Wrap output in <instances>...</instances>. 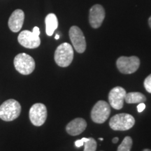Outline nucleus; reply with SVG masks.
Listing matches in <instances>:
<instances>
[{"label":"nucleus","instance_id":"obj_10","mask_svg":"<svg viewBox=\"0 0 151 151\" xmlns=\"http://www.w3.org/2000/svg\"><path fill=\"white\" fill-rule=\"evenodd\" d=\"M126 94L125 90L122 87L117 86L113 88L109 94V101L111 106L116 110L121 109L123 107Z\"/></svg>","mask_w":151,"mask_h":151},{"label":"nucleus","instance_id":"obj_22","mask_svg":"<svg viewBox=\"0 0 151 151\" xmlns=\"http://www.w3.org/2000/svg\"><path fill=\"white\" fill-rule=\"evenodd\" d=\"M148 24H149V25H150V27L151 28V16L148 19Z\"/></svg>","mask_w":151,"mask_h":151},{"label":"nucleus","instance_id":"obj_1","mask_svg":"<svg viewBox=\"0 0 151 151\" xmlns=\"http://www.w3.org/2000/svg\"><path fill=\"white\" fill-rule=\"evenodd\" d=\"M21 113V106L16 100H6L0 106V119L10 122L18 118Z\"/></svg>","mask_w":151,"mask_h":151},{"label":"nucleus","instance_id":"obj_17","mask_svg":"<svg viewBox=\"0 0 151 151\" xmlns=\"http://www.w3.org/2000/svg\"><path fill=\"white\" fill-rule=\"evenodd\" d=\"M83 146L84 151H95L97 149V141L93 138H88Z\"/></svg>","mask_w":151,"mask_h":151},{"label":"nucleus","instance_id":"obj_2","mask_svg":"<svg viewBox=\"0 0 151 151\" xmlns=\"http://www.w3.org/2000/svg\"><path fill=\"white\" fill-rule=\"evenodd\" d=\"M55 61L58 66L67 67L71 65L73 58V49L68 43L60 44L55 52Z\"/></svg>","mask_w":151,"mask_h":151},{"label":"nucleus","instance_id":"obj_14","mask_svg":"<svg viewBox=\"0 0 151 151\" xmlns=\"http://www.w3.org/2000/svg\"><path fill=\"white\" fill-rule=\"evenodd\" d=\"M46 32L48 36H52L58 27V18L54 14H49L45 19Z\"/></svg>","mask_w":151,"mask_h":151},{"label":"nucleus","instance_id":"obj_3","mask_svg":"<svg viewBox=\"0 0 151 151\" xmlns=\"http://www.w3.org/2000/svg\"><path fill=\"white\" fill-rule=\"evenodd\" d=\"M40 30L38 27L33 28V31L30 32L28 30H24L18 35V41L19 43L24 48H37L40 46L41 39L39 37Z\"/></svg>","mask_w":151,"mask_h":151},{"label":"nucleus","instance_id":"obj_19","mask_svg":"<svg viewBox=\"0 0 151 151\" xmlns=\"http://www.w3.org/2000/svg\"><path fill=\"white\" fill-rule=\"evenodd\" d=\"M146 109V105L144 103H139V104L137 106V110L138 112L141 113L142 111Z\"/></svg>","mask_w":151,"mask_h":151},{"label":"nucleus","instance_id":"obj_5","mask_svg":"<svg viewBox=\"0 0 151 151\" xmlns=\"http://www.w3.org/2000/svg\"><path fill=\"white\" fill-rule=\"evenodd\" d=\"M14 67L22 75H29L35 69V61L31 56L26 53H20L15 57Z\"/></svg>","mask_w":151,"mask_h":151},{"label":"nucleus","instance_id":"obj_4","mask_svg":"<svg viewBox=\"0 0 151 151\" xmlns=\"http://www.w3.org/2000/svg\"><path fill=\"white\" fill-rule=\"evenodd\" d=\"M135 124V119L128 113H120L111 118L109 125L115 131H126L133 127Z\"/></svg>","mask_w":151,"mask_h":151},{"label":"nucleus","instance_id":"obj_24","mask_svg":"<svg viewBox=\"0 0 151 151\" xmlns=\"http://www.w3.org/2000/svg\"><path fill=\"white\" fill-rule=\"evenodd\" d=\"M143 151H151V150H149V149H144Z\"/></svg>","mask_w":151,"mask_h":151},{"label":"nucleus","instance_id":"obj_7","mask_svg":"<svg viewBox=\"0 0 151 151\" xmlns=\"http://www.w3.org/2000/svg\"><path fill=\"white\" fill-rule=\"evenodd\" d=\"M111 106L105 101H98L91 111L92 121L98 124H102L106 121L110 116Z\"/></svg>","mask_w":151,"mask_h":151},{"label":"nucleus","instance_id":"obj_16","mask_svg":"<svg viewBox=\"0 0 151 151\" xmlns=\"http://www.w3.org/2000/svg\"><path fill=\"white\" fill-rule=\"evenodd\" d=\"M132 146V139L130 137H126L121 144L118 146L117 151H130Z\"/></svg>","mask_w":151,"mask_h":151},{"label":"nucleus","instance_id":"obj_23","mask_svg":"<svg viewBox=\"0 0 151 151\" xmlns=\"http://www.w3.org/2000/svg\"><path fill=\"white\" fill-rule=\"evenodd\" d=\"M55 39H60V35H56L55 37Z\"/></svg>","mask_w":151,"mask_h":151},{"label":"nucleus","instance_id":"obj_15","mask_svg":"<svg viewBox=\"0 0 151 151\" xmlns=\"http://www.w3.org/2000/svg\"><path fill=\"white\" fill-rule=\"evenodd\" d=\"M124 100L127 104L143 103L144 101H146V97L144 94L141 92H134L126 94Z\"/></svg>","mask_w":151,"mask_h":151},{"label":"nucleus","instance_id":"obj_11","mask_svg":"<svg viewBox=\"0 0 151 151\" xmlns=\"http://www.w3.org/2000/svg\"><path fill=\"white\" fill-rule=\"evenodd\" d=\"M105 18V11L102 6L95 4L90 9L89 22L90 25L94 29L99 28L101 25Z\"/></svg>","mask_w":151,"mask_h":151},{"label":"nucleus","instance_id":"obj_8","mask_svg":"<svg viewBox=\"0 0 151 151\" xmlns=\"http://www.w3.org/2000/svg\"><path fill=\"white\" fill-rule=\"evenodd\" d=\"M29 116L30 121L35 126L43 125L47 118V109L43 104L37 103L30 108Z\"/></svg>","mask_w":151,"mask_h":151},{"label":"nucleus","instance_id":"obj_12","mask_svg":"<svg viewBox=\"0 0 151 151\" xmlns=\"http://www.w3.org/2000/svg\"><path fill=\"white\" fill-rule=\"evenodd\" d=\"M24 20V14L21 9H16L9 19V27L14 32H18L20 31L23 25Z\"/></svg>","mask_w":151,"mask_h":151},{"label":"nucleus","instance_id":"obj_6","mask_svg":"<svg viewBox=\"0 0 151 151\" xmlns=\"http://www.w3.org/2000/svg\"><path fill=\"white\" fill-rule=\"evenodd\" d=\"M116 65L121 73L130 74L138 70L140 66V60L137 56H121L117 60Z\"/></svg>","mask_w":151,"mask_h":151},{"label":"nucleus","instance_id":"obj_21","mask_svg":"<svg viewBox=\"0 0 151 151\" xmlns=\"http://www.w3.org/2000/svg\"><path fill=\"white\" fill-rule=\"evenodd\" d=\"M118 140H119V139H118V137H115V138H113L112 141H113V143H116L118 141Z\"/></svg>","mask_w":151,"mask_h":151},{"label":"nucleus","instance_id":"obj_25","mask_svg":"<svg viewBox=\"0 0 151 151\" xmlns=\"http://www.w3.org/2000/svg\"><path fill=\"white\" fill-rule=\"evenodd\" d=\"M99 140H100V141H103V140H104V139H103V138H99Z\"/></svg>","mask_w":151,"mask_h":151},{"label":"nucleus","instance_id":"obj_18","mask_svg":"<svg viewBox=\"0 0 151 151\" xmlns=\"http://www.w3.org/2000/svg\"><path fill=\"white\" fill-rule=\"evenodd\" d=\"M143 85H144V87L145 88H146V91L148 92L149 93H151V74L149 75L145 79Z\"/></svg>","mask_w":151,"mask_h":151},{"label":"nucleus","instance_id":"obj_9","mask_svg":"<svg viewBox=\"0 0 151 151\" xmlns=\"http://www.w3.org/2000/svg\"><path fill=\"white\" fill-rule=\"evenodd\" d=\"M69 37L74 49L78 53H83L86 49V38L82 30L77 26H72L69 29Z\"/></svg>","mask_w":151,"mask_h":151},{"label":"nucleus","instance_id":"obj_20","mask_svg":"<svg viewBox=\"0 0 151 151\" xmlns=\"http://www.w3.org/2000/svg\"><path fill=\"white\" fill-rule=\"evenodd\" d=\"M84 145V141H83V139H81V140H76L75 142V146L77 147V148H80V147L83 146Z\"/></svg>","mask_w":151,"mask_h":151},{"label":"nucleus","instance_id":"obj_13","mask_svg":"<svg viewBox=\"0 0 151 151\" xmlns=\"http://www.w3.org/2000/svg\"><path fill=\"white\" fill-rule=\"evenodd\" d=\"M87 122L83 118H77L73 119L66 127V131L71 136H77L86 129Z\"/></svg>","mask_w":151,"mask_h":151}]
</instances>
